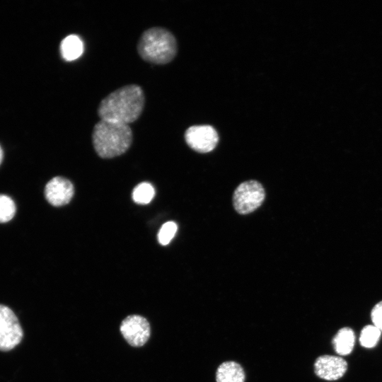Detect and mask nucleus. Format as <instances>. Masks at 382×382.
<instances>
[{"instance_id":"obj_1","label":"nucleus","mask_w":382,"mask_h":382,"mask_svg":"<svg viewBox=\"0 0 382 382\" xmlns=\"http://www.w3.org/2000/svg\"><path fill=\"white\" fill-rule=\"evenodd\" d=\"M145 103L142 88L137 84L120 87L105 97L98 108L100 120L129 125L141 115Z\"/></svg>"},{"instance_id":"obj_2","label":"nucleus","mask_w":382,"mask_h":382,"mask_svg":"<svg viewBox=\"0 0 382 382\" xmlns=\"http://www.w3.org/2000/svg\"><path fill=\"white\" fill-rule=\"evenodd\" d=\"M133 134L129 125L100 120L92 133V141L97 154L110 158L125 153L132 144Z\"/></svg>"},{"instance_id":"obj_3","label":"nucleus","mask_w":382,"mask_h":382,"mask_svg":"<svg viewBox=\"0 0 382 382\" xmlns=\"http://www.w3.org/2000/svg\"><path fill=\"white\" fill-rule=\"evenodd\" d=\"M177 42L167 29L154 27L141 35L137 52L144 61L154 64H165L173 59L177 53Z\"/></svg>"},{"instance_id":"obj_4","label":"nucleus","mask_w":382,"mask_h":382,"mask_svg":"<svg viewBox=\"0 0 382 382\" xmlns=\"http://www.w3.org/2000/svg\"><path fill=\"white\" fill-rule=\"evenodd\" d=\"M265 197L262 185L256 180L245 181L236 189L233 204L236 212L241 214L251 213L263 202Z\"/></svg>"},{"instance_id":"obj_5","label":"nucleus","mask_w":382,"mask_h":382,"mask_svg":"<svg viewBox=\"0 0 382 382\" xmlns=\"http://www.w3.org/2000/svg\"><path fill=\"white\" fill-rule=\"evenodd\" d=\"M23 330L13 311L0 304V350L9 351L22 340Z\"/></svg>"},{"instance_id":"obj_6","label":"nucleus","mask_w":382,"mask_h":382,"mask_svg":"<svg viewBox=\"0 0 382 382\" xmlns=\"http://www.w3.org/2000/svg\"><path fill=\"white\" fill-rule=\"evenodd\" d=\"M120 332L129 345L141 347L150 337V325L148 320L139 315L126 317L121 323Z\"/></svg>"},{"instance_id":"obj_7","label":"nucleus","mask_w":382,"mask_h":382,"mask_svg":"<svg viewBox=\"0 0 382 382\" xmlns=\"http://www.w3.org/2000/svg\"><path fill=\"white\" fill-rule=\"evenodd\" d=\"M188 146L199 153L212 151L219 141V136L214 127L209 125H195L189 127L185 134Z\"/></svg>"},{"instance_id":"obj_8","label":"nucleus","mask_w":382,"mask_h":382,"mask_svg":"<svg viewBox=\"0 0 382 382\" xmlns=\"http://www.w3.org/2000/svg\"><path fill=\"white\" fill-rule=\"evenodd\" d=\"M347 369V361L338 355H321L314 362L316 375L325 381H337L341 378Z\"/></svg>"},{"instance_id":"obj_9","label":"nucleus","mask_w":382,"mask_h":382,"mask_svg":"<svg viewBox=\"0 0 382 382\" xmlns=\"http://www.w3.org/2000/svg\"><path fill=\"white\" fill-rule=\"evenodd\" d=\"M74 186L62 177L52 178L45 187V196L47 202L54 207H61L70 202L74 195Z\"/></svg>"},{"instance_id":"obj_10","label":"nucleus","mask_w":382,"mask_h":382,"mask_svg":"<svg viewBox=\"0 0 382 382\" xmlns=\"http://www.w3.org/2000/svg\"><path fill=\"white\" fill-rule=\"evenodd\" d=\"M355 344V334L349 327L340 328L332 340L335 352L338 356L349 355L353 350Z\"/></svg>"},{"instance_id":"obj_11","label":"nucleus","mask_w":382,"mask_h":382,"mask_svg":"<svg viewBox=\"0 0 382 382\" xmlns=\"http://www.w3.org/2000/svg\"><path fill=\"white\" fill-rule=\"evenodd\" d=\"M245 379L243 369L235 361H225L216 370V382H245Z\"/></svg>"},{"instance_id":"obj_12","label":"nucleus","mask_w":382,"mask_h":382,"mask_svg":"<svg viewBox=\"0 0 382 382\" xmlns=\"http://www.w3.org/2000/svg\"><path fill=\"white\" fill-rule=\"evenodd\" d=\"M62 57L66 61L78 59L83 52V44L81 38L76 35H70L62 40L60 44Z\"/></svg>"},{"instance_id":"obj_13","label":"nucleus","mask_w":382,"mask_h":382,"mask_svg":"<svg viewBox=\"0 0 382 382\" xmlns=\"http://www.w3.org/2000/svg\"><path fill=\"white\" fill-rule=\"evenodd\" d=\"M381 335V331L375 325H367L364 326L360 332L359 342L365 348L374 347L378 342Z\"/></svg>"},{"instance_id":"obj_14","label":"nucleus","mask_w":382,"mask_h":382,"mask_svg":"<svg viewBox=\"0 0 382 382\" xmlns=\"http://www.w3.org/2000/svg\"><path fill=\"white\" fill-rule=\"evenodd\" d=\"M155 195V190L151 184L141 183L137 185L132 192L133 200L140 204L149 203Z\"/></svg>"},{"instance_id":"obj_15","label":"nucleus","mask_w":382,"mask_h":382,"mask_svg":"<svg viewBox=\"0 0 382 382\" xmlns=\"http://www.w3.org/2000/svg\"><path fill=\"white\" fill-rule=\"evenodd\" d=\"M16 209V204L10 197L0 195V223H6L12 219Z\"/></svg>"},{"instance_id":"obj_16","label":"nucleus","mask_w":382,"mask_h":382,"mask_svg":"<svg viewBox=\"0 0 382 382\" xmlns=\"http://www.w3.org/2000/svg\"><path fill=\"white\" fill-rule=\"evenodd\" d=\"M178 226L174 221L165 223L160 228L158 233V241L163 245H168L175 236Z\"/></svg>"},{"instance_id":"obj_17","label":"nucleus","mask_w":382,"mask_h":382,"mask_svg":"<svg viewBox=\"0 0 382 382\" xmlns=\"http://www.w3.org/2000/svg\"><path fill=\"white\" fill-rule=\"evenodd\" d=\"M371 320L373 325L382 332V301L378 302L371 309Z\"/></svg>"},{"instance_id":"obj_18","label":"nucleus","mask_w":382,"mask_h":382,"mask_svg":"<svg viewBox=\"0 0 382 382\" xmlns=\"http://www.w3.org/2000/svg\"><path fill=\"white\" fill-rule=\"evenodd\" d=\"M3 160V150L0 146V164L1 163Z\"/></svg>"}]
</instances>
